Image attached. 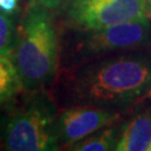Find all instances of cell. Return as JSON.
<instances>
[{
	"mask_svg": "<svg viewBox=\"0 0 151 151\" xmlns=\"http://www.w3.org/2000/svg\"><path fill=\"white\" fill-rule=\"evenodd\" d=\"M151 90V53L122 52L83 65L68 82L74 105L119 111Z\"/></svg>",
	"mask_w": 151,
	"mask_h": 151,
	"instance_id": "6da1fadb",
	"label": "cell"
},
{
	"mask_svg": "<svg viewBox=\"0 0 151 151\" xmlns=\"http://www.w3.org/2000/svg\"><path fill=\"white\" fill-rule=\"evenodd\" d=\"M25 92L0 108L1 145L10 151L58 150L56 103L43 88Z\"/></svg>",
	"mask_w": 151,
	"mask_h": 151,
	"instance_id": "7a4b0ae2",
	"label": "cell"
},
{
	"mask_svg": "<svg viewBox=\"0 0 151 151\" xmlns=\"http://www.w3.org/2000/svg\"><path fill=\"white\" fill-rule=\"evenodd\" d=\"M12 62L22 78L24 91L44 88L53 80L58 62V37L49 9L35 0L26 8Z\"/></svg>",
	"mask_w": 151,
	"mask_h": 151,
	"instance_id": "3957f363",
	"label": "cell"
},
{
	"mask_svg": "<svg viewBox=\"0 0 151 151\" xmlns=\"http://www.w3.org/2000/svg\"><path fill=\"white\" fill-rule=\"evenodd\" d=\"M64 15L70 27L88 32L150 17L151 5L147 0H66Z\"/></svg>",
	"mask_w": 151,
	"mask_h": 151,
	"instance_id": "277c9868",
	"label": "cell"
},
{
	"mask_svg": "<svg viewBox=\"0 0 151 151\" xmlns=\"http://www.w3.org/2000/svg\"><path fill=\"white\" fill-rule=\"evenodd\" d=\"M83 32L76 46V52L84 60L109 53L139 50L151 45V22L149 17Z\"/></svg>",
	"mask_w": 151,
	"mask_h": 151,
	"instance_id": "5b68a950",
	"label": "cell"
},
{
	"mask_svg": "<svg viewBox=\"0 0 151 151\" xmlns=\"http://www.w3.org/2000/svg\"><path fill=\"white\" fill-rule=\"evenodd\" d=\"M119 118V113L114 111L90 105H74L66 109L60 113L57 120L60 146L70 147L97 130L114 124Z\"/></svg>",
	"mask_w": 151,
	"mask_h": 151,
	"instance_id": "8992f818",
	"label": "cell"
},
{
	"mask_svg": "<svg viewBox=\"0 0 151 151\" xmlns=\"http://www.w3.org/2000/svg\"><path fill=\"white\" fill-rule=\"evenodd\" d=\"M150 143L151 111H146L122 125L116 151H148Z\"/></svg>",
	"mask_w": 151,
	"mask_h": 151,
	"instance_id": "52a82bcc",
	"label": "cell"
},
{
	"mask_svg": "<svg viewBox=\"0 0 151 151\" xmlns=\"http://www.w3.org/2000/svg\"><path fill=\"white\" fill-rule=\"evenodd\" d=\"M120 129L118 125H109L97 130L85 139L77 141L68 147L73 151H109L116 150L118 141L120 138Z\"/></svg>",
	"mask_w": 151,
	"mask_h": 151,
	"instance_id": "ba28073f",
	"label": "cell"
},
{
	"mask_svg": "<svg viewBox=\"0 0 151 151\" xmlns=\"http://www.w3.org/2000/svg\"><path fill=\"white\" fill-rule=\"evenodd\" d=\"M22 90V78L12 60L0 55V108Z\"/></svg>",
	"mask_w": 151,
	"mask_h": 151,
	"instance_id": "9c48e42d",
	"label": "cell"
},
{
	"mask_svg": "<svg viewBox=\"0 0 151 151\" xmlns=\"http://www.w3.org/2000/svg\"><path fill=\"white\" fill-rule=\"evenodd\" d=\"M17 42V30L11 14L0 9V55L12 60Z\"/></svg>",
	"mask_w": 151,
	"mask_h": 151,
	"instance_id": "30bf717a",
	"label": "cell"
},
{
	"mask_svg": "<svg viewBox=\"0 0 151 151\" xmlns=\"http://www.w3.org/2000/svg\"><path fill=\"white\" fill-rule=\"evenodd\" d=\"M17 0H0V9L8 14H14L17 10Z\"/></svg>",
	"mask_w": 151,
	"mask_h": 151,
	"instance_id": "8fae6325",
	"label": "cell"
},
{
	"mask_svg": "<svg viewBox=\"0 0 151 151\" xmlns=\"http://www.w3.org/2000/svg\"><path fill=\"white\" fill-rule=\"evenodd\" d=\"M36 2H38L39 5H42L43 7L47 8L49 10H55L62 5H64V2L66 0H35Z\"/></svg>",
	"mask_w": 151,
	"mask_h": 151,
	"instance_id": "7c38bea8",
	"label": "cell"
},
{
	"mask_svg": "<svg viewBox=\"0 0 151 151\" xmlns=\"http://www.w3.org/2000/svg\"><path fill=\"white\" fill-rule=\"evenodd\" d=\"M148 151H151V143H150V146H149V149H148Z\"/></svg>",
	"mask_w": 151,
	"mask_h": 151,
	"instance_id": "4fadbf2b",
	"label": "cell"
},
{
	"mask_svg": "<svg viewBox=\"0 0 151 151\" xmlns=\"http://www.w3.org/2000/svg\"><path fill=\"white\" fill-rule=\"evenodd\" d=\"M147 1H148V2H150V4H151V0H147Z\"/></svg>",
	"mask_w": 151,
	"mask_h": 151,
	"instance_id": "5bb4252c",
	"label": "cell"
},
{
	"mask_svg": "<svg viewBox=\"0 0 151 151\" xmlns=\"http://www.w3.org/2000/svg\"><path fill=\"white\" fill-rule=\"evenodd\" d=\"M0 143H1V141H0Z\"/></svg>",
	"mask_w": 151,
	"mask_h": 151,
	"instance_id": "9a60e30c",
	"label": "cell"
}]
</instances>
